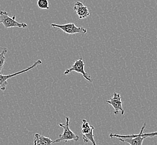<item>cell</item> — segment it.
Returning a JSON list of instances; mask_svg holds the SVG:
<instances>
[{
	"label": "cell",
	"mask_w": 157,
	"mask_h": 145,
	"mask_svg": "<svg viewBox=\"0 0 157 145\" xmlns=\"http://www.w3.org/2000/svg\"><path fill=\"white\" fill-rule=\"evenodd\" d=\"M42 63V61L41 60H38L36 61H35L30 67H28L26 69L22 70L18 72H15V73L11 74H9V75H2V74H0V87H1V90L3 91L6 89V86L8 85V82H7L8 79L11 78L12 77L16 76H18V75H20V74H23L24 72H27L28 71L33 69V68H35V67H37L38 65H39Z\"/></svg>",
	"instance_id": "cell-6"
},
{
	"label": "cell",
	"mask_w": 157,
	"mask_h": 145,
	"mask_svg": "<svg viewBox=\"0 0 157 145\" xmlns=\"http://www.w3.org/2000/svg\"><path fill=\"white\" fill-rule=\"evenodd\" d=\"M85 64L84 62L83 61L82 58L81 57L80 59H79L78 60H76L74 62V63L73 64L71 68L66 69V70L63 72V74L65 75H68L71 72H78L79 74H81L82 76L86 80H88V82L92 83L93 80L91 79L90 76H89L88 73L85 71Z\"/></svg>",
	"instance_id": "cell-4"
},
{
	"label": "cell",
	"mask_w": 157,
	"mask_h": 145,
	"mask_svg": "<svg viewBox=\"0 0 157 145\" xmlns=\"http://www.w3.org/2000/svg\"><path fill=\"white\" fill-rule=\"evenodd\" d=\"M0 24H2L5 28L7 29L11 27H19L26 28L27 25L24 22H18L16 20V16L13 15L12 18L10 17L9 13L5 11H0Z\"/></svg>",
	"instance_id": "cell-3"
},
{
	"label": "cell",
	"mask_w": 157,
	"mask_h": 145,
	"mask_svg": "<svg viewBox=\"0 0 157 145\" xmlns=\"http://www.w3.org/2000/svg\"><path fill=\"white\" fill-rule=\"evenodd\" d=\"M51 26L58 28L63 31L64 33L69 35H73L76 33H81L85 35L88 31L86 29L83 27H77L74 23H68L63 25L52 24Z\"/></svg>",
	"instance_id": "cell-5"
},
{
	"label": "cell",
	"mask_w": 157,
	"mask_h": 145,
	"mask_svg": "<svg viewBox=\"0 0 157 145\" xmlns=\"http://www.w3.org/2000/svg\"><path fill=\"white\" fill-rule=\"evenodd\" d=\"M7 52V49L6 48H3L1 52H0V74H1L2 70L3 69V67L5 65V61H6L5 55Z\"/></svg>",
	"instance_id": "cell-11"
},
{
	"label": "cell",
	"mask_w": 157,
	"mask_h": 145,
	"mask_svg": "<svg viewBox=\"0 0 157 145\" xmlns=\"http://www.w3.org/2000/svg\"><path fill=\"white\" fill-rule=\"evenodd\" d=\"M37 6L40 9L42 10H48L49 2L48 0H37Z\"/></svg>",
	"instance_id": "cell-12"
},
{
	"label": "cell",
	"mask_w": 157,
	"mask_h": 145,
	"mask_svg": "<svg viewBox=\"0 0 157 145\" xmlns=\"http://www.w3.org/2000/svg\"><path fill=\"white\" fill-rule=\"evenodd\" d=\"M143 136L145 138H148V137H155L157 136V132H151V133H143Z\"/></svg>",
	"instance_id": "cell-13"
},
{
	"label": "cell",
	"mask_w": 157,
	"mask_h": 145,
	"mask_svg": "<svg viewBox=\"0 0 157 145\" xmlns=\"http://www.w3.org/2000/svg\"><path fill=\"white\" fill-rule=\"evenodd\" d=\"M146 123H144L138 134H133L128 135H121L119 134L111 133L109 135L110 138H117L120 141L125 142L130 145H142L144 139H146L143 136V131L145 129Z\"/></svg>",
	"instance_id": "cell-1"
},
{
	"label": "cell",
	"mask_w": 157,
	"mask_h": 145,
	"mask_svg": "<svg viewBox=\"0 0 157 145\" xmlns=\"http://www.w3.org/2000/svg\"><path fill=\"white\" fill-rule=\"evenodd\" d=\"M33 144L35 145H51L53 144V140L49 137L36 133L34 136Z\"/></svg>",
	"instance_id": "cell-10"
},
{
	"label": "cell",
	"mask_w": 157,
	"mask_h": 145,
	"mask_svg": "<svg viewBox=\"0 0 157 145\" xmlns=\"http://www.w3.org/2000/svg\"><path fill=\"white\" fill-rule=\"evenodd\" d=\"M106 102L109 104L113 107L114 109V114L115 115H118L119 112H121V115H124L125 113L123 107V103L121 100V96L120 94L114 92L113 93V97L109 100H106Z\"/></svg>",
	"instance_id": "cell-8"
},
{
	"label": "cell",
	"mask_w": 157,
	"mask_h": 145,
	"mask_svg": "<svg viewBox=\"0 0 157 145\" xmlns=\"http://www.w3.org/2000/svg\"><path fill=\"white\" fill-rule=\"evenodd\" d=\"M74 10L75 11L76 14L80 20L88 18L89 16L90 15L88 7L81 2H76L74 5Z\"/></svg>",
	"instance_id": "cell-9"
},
{
	"label": "cell",
	"mask_w": 157,
	"mask_h": 145,
	"mask_svg": "<svg viewBox=\"0 0 157 145\" xmlns=\"http://www.w3.org/2000/svg\"><path fill=\"white\" fill-rule=\"evenodd\" d=\"M82 139L85 143L91 142L93 145H96V142L94 139L93 131L94 127L92 125H90L88 121L85 119L82 120Z\"/></svg>",
	"instance_id": "cell-7"
},
{
	"label": "cell",
	"mask_w": 157,
	"mask_h": 145,
	"mask_svg": "<svg viewBox=\"0 0 157 145\" xmlns=\"http://www.w3.org/2000/svg\"><path fill=\"white\" fill-rule=\"evenodd\" d=\"M70 118L69 117H66L65 123H59V126L63 128V133L59 135L58 139L53 141V144L60 142H67L70 141H78L79 139V137L70 130L69 127Z\"/></svg>",
	"instance_id": "cell-2"
}]
</instances>
